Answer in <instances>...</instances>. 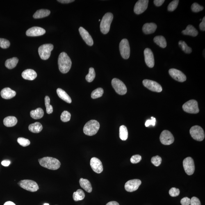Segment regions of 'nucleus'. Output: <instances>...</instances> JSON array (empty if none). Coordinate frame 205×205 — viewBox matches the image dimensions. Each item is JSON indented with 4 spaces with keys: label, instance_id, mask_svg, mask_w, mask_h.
<instances>
[{
    "label": "nucleus",
    "instance_id": "17",
    "mask_svg": "<svg viewBox=\"0 0 205 205\" xmlns=\"http://www.w3.org/2000/svg\"><path fill=\"white\" fill-rule=\"evenodd\" d=\"M90 165L94 171L97 173L100 174L103 171V166L102 162L99 158L93 157L90 161Z\"/></svg>",
    "mask_w": 205,
    "mask_h": 205
},
{
    "label": "nucleus",
    "instance_id": "47",
    "mask_svg": "<svg viewBox=\"0 0 205 205\" xmlns=\"http://www.w3.org/2000/svg\"><path fill=\"white\" fill-rule=\"evenodd\" d=\"M156 119L154 117H151V120H148L146 121L145 126L146 127H148L151 125L155 126H156Z\"/></svg>",
    "mask_w": 205,
    "mask_h": 205
},
{
    "label": "nucleus",
    "instance_id": "56",
    "mask_svg": "<svg viewBox=\"0 0 205 205\" xmlns=\"http://www.w3.org/2000/svg\"><path fill=\"white\" fill-rule=\"evenodd\" d=\"M44 205H49V204H48V203H45V204H44Z\"/></svg>",
    "mask_w": 205,
    "mask_h": 205
},
{
    "label": "nucleus",
    "instance_id": "55",
    "mask_svg": "<svg viewBox=\"0 0 205 205\" xmlns=\"http://www.w3.org/2000/svg\"><path fill=\"white\" fill-rule=\"evenodd\" d=\"M3 205H16V204L12 201H9L5 202Z\"/></svg>",
    "mask_w": 205,
    "mask_h": 205
},
{
    "label": "nucleus",
    "instance_id": "23",
    "mask_svg": "<svg viewBox=\"0 0 205 205\" xmlns=\"http://www.w3.org/2000/svg\"><path fill=\"white\" fill-rule=\"evenodd\" d=\"M157 28V25L154 23H147L144 24L142 27V31L146 34L154 33Z\"/></svg>",
    "mask_w": 205,
    "mask_h": 205
},
{
    "label": "nucleus",
    "instance_id": "13",
    "mask_svg": "<svg viewBox=\"0 0 205 205\" xmlns=\"http://www.w3.org/2000/svg\"><path fill=\"white\" fill-rule=\"evenodd\" d=\"M144 86L153 92H160L162 91L161 85L156 82L149 79H144L142 81Z\"/></svg>",
    "mask_w": 205,
    "mask_h": 205
},
{
    "label": "nucleus",
    "instance_id": "38",
    "mask_svg": "<svg viewBox=\"0 0 205 205\" xmlns=\"http://www.w3.org/2000/svg\"><path fill=\"white\" fill-rule=\"evenodd\" d=\"M45 105L46 107V111L48 114H50L53 112V107L50 104V99L49 96H46L45 99Z\"/></svg>",
    "mask_w": 205,
    "mask_h": 205
},
{
    "label": "nucleus",
    "instance_id": "14",
    "mask_svg": "<svg viewBox=\"0 0 205 205\" xmlns=\"http://www.w3.org/2000/svg\"><path fill=\"white\" fill-rule=\"evenodd\" d=\"M141 184V181L140 180L138 179L131 180L126 183L125 188L126 191L132 192L138 190Z\"/></svg>",
    "mask_w": 205,
    "mask_h": 205
},
{
    "label": "nucleus",
    "instance_id": "28",
    "mask_svg": "<svg viewBox=\"0 0 205 205\" xmlns=\"http://www.w3.org/2000/svg\"><path fill=\"white\" fill-rule=\"evenodd\" d=\"M51 13L50 11L47 9H40L37 11L33 15L35 19L42 18L49 16Z\"/></svg>",
    "mask_w": 205,
    "mask_h": 205
},
{
    "label": "nucleus",
    "instance_id": "2",
    "mask_svg": "<svg viewBox=\"0 0 205 205\" xmlns=\"http://www.w3.org/2000/svg\"><path fill=\"white\" fill-rule=\"evenodd\" d=\"M38 161L41 166L50 170H57L61 165L59 160L51 157H44L39 159Z\"/></svg>",
    "mask_w": 205,
    "mask_h": 205
},
{
    "label": "nucleus",
    "instance_id": "10",
    "mask_svg": "<svg viewBox=\"0 0 205 205\" xmlns=\"http://www.w3.org/2000/svg\"><path fill=\"white\" fill-rule=\"evenodd\" d=\"M119 49L121 56L124 59H127L129 58L131 49L129 42L126 39H123L119 44Z\"/></svg>",
    "mask_w": 205,
    "mask_h": 205
},
{
    "label": "nucleus",
    "instance_id": "7",
    "mask_svg": "<svg viewBox=\"0 0 205 205\" xmlns=\"http://www.w3.org/2000/svg\"><path fill=\"white\" fill-rule=\"evenodd\" d=\"M190 132L194 140L201 141L204 140L205 133L204 130L201 126H195L190 128Z\"/></svg>",
    "mask_w": 205,
    "mask_h": 205
},
{
    "label": "nucleus",
    "instance_id": "12",
    "mask_svg": "<svg viewBox=\"0 0 205 205\" xmlns=\"http://www.w3.org/2000/svg\"><path fill=\"white\" fill-rule=\"evenodd\" d=\"M160 139L161 143L165 145H170L173 143L174 141L173 135L167 130H165L162 132Z\"/></svg>",
    "mask_w": 205,
    "mask_h": 205
},
{
    "label": "nucleus",
    "instance_id": "27",
    "mask_svg": "<svg viewBox=\"0 0 205 205\" xmlns=\"http://www.w3.org/2000/svg\"><path fill=\"white\" fill-rule=\"evenodd\" d=\"M3 124L7 127H12L17 124L18 120L17 118L14 116H8L3 120Z\"/></svg>",
    "mask_w": 205,
    "mask_h": 205
},
{
    "label": "nucleus",
    "instance_id": "44",
    "mask_svg": "<svg viewBox=\"0 0 205 205\" xmlns=\"http://www.w3.org/2000/svg\"><path fill=\"white\" fill-rule=\"evenodd\" d=\"M191 8L192 12L196 13L201 11L204 9L203 7L201 6L197 3H193L192 5Z\"/></svg>",
    "mask_w": 205,
    "mask_h": 205
},
{
    "label": "nucleus",
    "instance_id": "22",
    "mask_svg": "<svg viewBox=\"0 0 205 205\" xmlns=\"http://www.w3.org/2000/svg\"><path fill=\"white\" fill-rule=\"evenodd\" d=\"M22 76L24 79L32 81L36 78L37 74L33 69H28L23 71Z\"/></svg>",
    "mask_w": 205,
    "mask_h": 205
},
{
    "label": "nucleus",
    "instance_id": "20",
    "mask_svg": "<svg viewBox=\"0 0 205 205\" xmlns=\"http://www.w3.org/2000/svg\"><path fill=\"white\" fill-rule=\"evenodd\" d=\"M79 31L80 35L87 45L90 46L93 45V40L88 31L82 27L79 28Z\"/></svg>",
    "mask_w": 205,
    "mask_h": 205
},
{
    "label": "nucleus",
    "instance_id": "39",
    "mask_svg": "<svg viewBox=\"0 0 205 205\" xmlns=\"http://www.w3.org/2000/svg\"><path fill=\"white\" fill-rule=\"evenodd\" d=\"M71 114L68 111L65 110L63 111L60 116V119L63 122H67L69 121L71 119Z\"/></svg>",
    "mask_w": 205,
    "mask_h": 205
},
{
    "label": "nucleus",
    "instance_id": "48",
    "mask_svg": "<svg viewBox=\"0 0 205 205\" xmlns=\"http://www.w3.org/2000/svg\"><path fill=\"white\" fill-rule=\"evenodd\" d=\"M191 205H201L200 200L198 198L196 197H193L191 199Z\"/></svg>",
    "mask_w": 205,
    "mask_h": 205
},
{
    "label": "nucleus",
    "instance_id": "54",
    "mask_svg": "<svg viewBox=\"0 0 205 205\" xmlns=\"http://www.w3.org/2000/svg\"><path fill=\"white\" fill-rule=\"evenodd\" d=\"M106 205H120L119 203L116 201H112L109 202Z\"/></svg>",
    "mask_w": 205,
    "mask_h": 205
},
{
    "label": "nucleus",
    "instance_id": "32",
    "mask_svg": "<svg viewBox=\"0 0 205 205\" xmlns=\"http://www.w3.org/2000/svg\"><path fill=\"white\" fill-rule=\"evenodd\" d=\"M154 41L155 43L162 48L167 47V42L165 37L163 36H157L155 37Z\"/></svg>",
    "mask_w": 205,
    "mask_h": 205
},
{
    "label": "nucleus",
    "instance_id": "26",
    "mask_svg": "<svg viewBox=\"0 0 205 205\" xmlns=\"http://www.w3.org/2000/svg\"><path fill=\"white\" fill-rule=\"evenodd\" d=\"M57 93L59 97L62 100L67 103H72V99H71L70 97L65 91L62 90L61 89L58 88L57 89Z\"/></svg>",
    "mask_w": 205,
    "mask_h": 205
},
{
    "label": "nucleus",
    "instance_id": "57",
    "mask_svg": "<svg viewBox=\"0 0 205 205\" xmlns=\"http://www.w3.org/2000/svg\"><path fill=\"white\" fill-rule=\"evenodd\" d=\"M99 21H100V19H99Z\"/></svg>",
    "mask_w": 205,
    "mask_h": 205
},
{
    "label": "nucleus",
    "instance_id": "51",
    "mask_svg": "<svg viewBox=\"0 0 205 205\" xmlns=\"http://www.w3.org/2000/svg\"><path fill=\"white\" fill-rule=\"evenodd\" d=\"M154 2V4L156 6L159 7L163 4L165 1V0H155Z\"/></svg>",
    "mask_w": 205,
    "mask_h": 205
},
{
    "label": "nucleus",
    "instance_id": "1",
    "mask_svg": "<svg viewBox=\"0 0 205 205\" xmlns=\"http://www.w3.org/2000/svg\"><path fill=\"white\" fill-rule=\"evenodd\" d=\"M58 64L60 72L64 74L69 72L72 65L70 58L65 52H62L59 55Z\"/></svg>",
    "mask_w": 205,
    "mask_h": 205
},
{
    "label": "nucleus",
    "instance_id": "24",
    "mask_svg": "<svg viewBox=\"0 0 205 205\" xmlns=\"http://www.w3.org/2000/svg\"><path fill=\"white\" fill-rule=\"evenodd\" d=\"M79 182L80 186L85 191L88 192H92V185L89 180L81 178L79 180Z\"/></svg>",
    "mask_w": 205,
    "mask_h": 205
},
{
    "label": "nucleus",
    "instance_id": "45",
    "mask_svg": "<svg viewBox=\"0 0 205 205\" xmlns=\"http://www.w3.org/2000/svg\"><path fill=\"white\" fill-rule=\"evenodd\" d=\"M180 190L179 189L176 188H172L169 191V194L171 197H176L179 195Z\"/></svg>",
    "mask_w": 205,
    "mask_h": 205
},
{
    "label": "nucleus",
    "instance_id": "36",
    "mask_svg": "<svg viewBox=\"0 0 205 205\" xmlns=\"http://www.w3.org/2000/svg\"><path fill=\"white\" fill-rule=\"evenodd\" d=\"M95 73L93 68L91 67L89 69V74L85 77V79L89 83L92 82L95 79Z\"/></svg>",
    "mask_w": 205,
    "mask_h": 205
},
{
    "label": "nucleus",
    "instance_id": "46",
    "mask_svg": "<svg viewBox=\"0 0 205 205\" xmlns=\"http://www.w3.org/2000/svg\"><path fill=\"white\" fill-rule=\"evenodd\" d=\"M141 156L139 155H135L131 157V161L132 163L136 164L141 161Z\"/></svg>",
    "mask_w": 205,
    "mask_h": 205
},
{
    "label": "nucleus",
    "instance_id": "5",
    "mask_svg": "<svg viewBox=\"0 0 205 205\" xmlns=\"http://www.w3.org/2000/svg\"><path fill=\"white\" fill-rule=\"evenodd\" d=\"M18 184L24 189L32 192H37L39 188L38 184L35 181L32 180H21L19 182Z\"/></svg>",
    "mask_w": 205,
    "mask_h": 205
},
{
    "label": "nucleus",
    "instance_id": "19",
    "mask_svg": "<svg viewBox=\"0 0 205 205\" xmlns=\"http://www.w3.org/2000/svg\"><path fill=\"white\" fill-rule=\"evenodd\" d=\"M45 33V30L43 28L39 27H33L27 31L26 35L28 36L37 37L43 35Z\"/></svg>",
    "mask_w": 205,
    "mask_h": 205
},
{
    "label": "nucleus",
    "instance_id": "35",
    "mask_svg": "<svg viewBox=\"0 0 205 205\" xmlns=\"http://www.w3.org/2000/svg\"><path fill=\"white\" fill-rule=\"evenodd\" d=\"M179 44L182 49L187 54H190L192 52V48L187 45V44L184 41H180L179 42Z\"/></svg>",
    "mask_w": 205,
    "mask_h": 205
},
{
    "label": "nucleus",
    "instance_id": "3",
    "mask_svg": "<svg viewBox=\"0 0 205 205\" xmlns=\"http://www.w3.org/2000/svg\"><path fill=\"white\" fill-rule=\"evenodd\" d=\"M100 125L97 121L92 120L88 121L83 128L84 133L87 136H92L98 132Z\"/></svg>",
    "mask_w": 205,
    "mask_h": 205
},
{
    "label": "nucleus",
    "instance_id": "42",
    "mask_svg": "<svg viewBox=\"0 0 205 205\" xmlns=\"http://www.w3.org/2000/svg\"><path fill=\"white\" fill-rule=\"evenodd\" d=\"M161 158L158 156L153 157L151 159V163L156 167L159 166L161 164Z\"/></svg>",
    "mask_w": 205,
    "mask_h": 205
},
{
    "label": "nucleus",
    "instance_id": "50",
    "mask_svg": "<svg viewBox=\"0 0 205 205\" xmlns=\"http://www.w3.org/2000/svg\"><path fill=\"white\" fill-rule=\"evenodd\" d=\"M199 28L201 31H205V17L203 18L202 22L199 24Z\"/></svg>",
    "mask_w": 205,
    "mask_h": 205
},
{
    "label": "nucleus",
    "instance_id": "21",
    "mask_svg": "<svg viewBox=\"0 0 205 205\" xmlns=\"http://www.w3.org/2000/svg\"><path fill=\"white\" fill-rule=\"evenodd\" d=\"M16 92L9 87L3 89L1 92L2 97L5 99H10L15 97Z\"/></svg>",
    "mask_w": 205,
    "mask_h": 205
},
{
    "label": "nucleus",
    "instance_id": "33",
    "mask_svg": "<svg viewBox=\"0 0 205 205\" xmlns=\"http://www.w3.org/2000/svg\"><path fill=\"white\" fill-rule=\"evenodd\" d=\"M119 137L121 140L126 141L128 137V131L126 126H121L119 128Z\"/></svg>",
    "mask_w": 205,
    "mask_h": 205
},
{
    "label": "nucleus",
    "instance_id": "30",
    "mask_svg": "<svg viewBox=\"0 0 205 205\" xmlns=\"http://www.w3.org/2000/svg\"><path fill=\"white\" fill-rule=\"evenodd\" d=\"M30 131L33 133H39L42 131L43 126L40 123L36 122L30 124L28 126Z\"/></svg>",
    "mask_w": 205,
    "mask_h": 205
},
{
    "label": "nucleus",
    "instance_id": "52",
    "mask_svg": "<svg viewBox=\"0 0 205 205\" xmlns=\"http://www.w3.org/2000/svg\"><path fill=\"white\" fill-rule=\"evenodd\" d=\"M10 161L9 160H3L1 162L2 165L4 167H8L10 165Z\"/></svg>",
    "mask_w": 205,
    "mask_h": 205
},
{
    "label": "nucleus",
    "instance_id": "53",
    "mask_svg": "<svg viewBox=\"0 0 205 205\" xmlns=\"http://www.w3.org/2000/svg\"><path fill=\"white\" fill-rule=\"evenodd\" d=\"M58 1L62 3H72L74 1V0H58Z\"/></svg>",
    "mask_w": 205,
    "mask_h": 205
},
{
    "label": "nucleus",
    "instance_id": "25",
    "mask_svg": "<svg viewBox=\"0 0 205 205\" xmlns=\"http://www.w3.org/2000/svg\"><path fill=\"white\" fill-rule=\"evenodd\" d=\"M182 33L185 35H188L195 37L197 36L198 34V32L193 26L191 25H189L187 27L186 29L183 30Z\"/></svg>",
    "mask_w": 205,
    "mask_h": 205
},
{
    "label": "nucleus",
    "instance_id": "34",
    "mask_svg": "<svg viewBox=\"0 0 205 205\" xmlns=\"http://www.w3.org/2000/svg\"><path fill=\"white\" fill-rule=\"evenodd\" d=\"M85 197V192L81 189L78 190L77 191L74 192L73 194V199L75 201L83 200Z\"/></svg>",
    "mask_w": 205,
    "mask_h": 205
},
{
    "label": "nucleus",
    "instance_id": "40",
    "mask_svg": "<svg viewBox=\"0 0 205 205\" xmlns=\"http://www.w3.org/2000/svg\"><path fill=\"white\" fill-rule=\"evenodd\" d=\"M179 3V1L178 0H175V1H172L168 5V7H167V10L169 11H174L177 8Z\"/></svg>",
    "mask_w": 205,
    "mask_h": 205
},
{
    "label": "nucleus",
    "instance_id": "29",
    "mask_svg": "<svg viewBox=\"0 0 205 205\" xmlns=\"http://www.w3.org/2000/svg\"><path fill=\"white\" fill-rule=\"evenodd\" d=\"M44 115V110L42 108H39L36 110H32L30 112V115L32 118L35 119L42 118Z\"/></svg>",
    "mask_w": 205,
    "mask_h": 205
},
{
    "label": "nucleus",
    "instance_id": "11",
    "mask_svg": "<svg viewBox=\"0 0 205 205\" xmlns=\"http://www.w3.org/2000/svg\"><path fill=\"white\" fill-rule=\"evenodd\" d=\"M183 166L185 172L188 175H192L195 172V163L193 159L190 157H188L183 160Z\"/></svg>",
    "mask_w": 205,
    "mask_h": 205
},
{
    "label": "nucleus",
    "instance_id": "18",
    "mask_svg": "<svg viewBox=\"0 0 205 205\" xmlns=\"http://www.w3.org/2000/svg\"><path fill=\"white\" fill-rule=\"evenodd\" d=\"M146 63L148 67L152 68L154 67L155 60L154 54L150 49L147 48L144 51Z\"/></svg>",
    "mask_w": 205,
    "mask_h": 205
},
{
    "label": "nucleus",
    "instance_id": "31",
    "mask_svg": "<svg viewBox=\"0 0 205 205\" xmlns=\"http://www.w3.org/2000/svg\"><path fill=\"white\" fill-rule=\"evenodd\" d=\"M18 61V58H16V57L9 59L6 60V61H5V67L8 69H13L17 66Z\"/></svg>",
    "mask_w": 205,
    "mask_h": 205
},
{
    "label": "nucleus",
    "instance_id": "16",
    "mask_svg": "<svg viewBox=\"0 0 205 205\" xmlns=\"http://www.w3.org/2000/svg\"><path fill=\"white\" fill-rule=\"evenodd\" d=\"M169 73L170 75L177 81L183 82L187 79L185 75L178 69H170L169 71Z\"/></svg>",
    "mask_w": 205,
    "mask_h": 205
},
{
    "label": "nucleus",
    "instance_id": "4",
    "mask_svg": "<svg viewBox=\"0 0 205 205\" xmlns=\"http://www.w3.org/2000/svg\"><path fill=\"white\" fill-rule=\"evenodd\" d=\"M113 19V14L111 13H107L103 16L100 24V31L104 34L109 32L110 24Z\"/></svg>",
    "mask_w": 205,
    "mask_h": 205
},
{
    "label": "nucleus",
    "instance_id": "6",
    "mask_svg": "<svg viewBox=\"0 0 205 205\" xmlns=\"http://www.w3.org/2000/svg\"><path fill=\"white\" fill-rule=\"evenodd\" d=\"M54 49V46L51 44H45L39 47L38 52L41 59L46 60L51 56V52Z\"/></svg>",
    "mask_w": 205,
    "mask_h": 205
},
{
    "label": "nucleus",
    "instance_id": "41",
    "mask_svg": "<svg viewBox=\"0 0 205 205\" xmlns=\"http://www.w3.org/2000/svg\"><path fill=\"white\" fill-rule=\"evenodd\" d=\"M17 142L20 145L23 147H26L29 146L31 143L30 141L28 139L24 138H19L17 139Z\"/></svg>",
    "mask_w": 205,
    "mask_h": 205
},
{
    "label": "nucleus",
    "instance_id": "43",
    "mask_svg": "<svg viewBox=\"0 0 205 205\" xmlns=\"http://www.w3.org/2000/svg\"><path fill=\"white\" fill-rule=\"evenodd\" d=\"M9 41L4 38H0V47L3 49H8L10 46Z\"/></svg>",
    "mask_w": 205,
    "mask_h": 205
},
{
    "label": "nucleus",
    "instance_id": "15",
    "mask_svg": "<svg viewBox=\"0 0 205 205\" xmlns=\"http://www.w3.org/2000/svg\"><path fill=\"white\" fill-rule=\"evenodd\" d=\"M148 0H139L135 5L134 11L138 15H140L147 9L148 5Z\"/></svg>",
    "mask_w": 205,
    "mask_h": 205
},
{
    "label": "nucleus",
    "instance_id": "8",
    "mask_svg": "<svg viewBox=\"0 0 205 205\" xmlns=\"http://www.w3.org/2000/svg\"><path fill=\"white\" fill-rule=\"evenodd\" d=\"M182 108L184 111L187 113L197 114L199 111L198 103L194 100L187 101L183 105Z\"/></svg>",
    "mask_w": 205,
    "mask_h": 205
},
{
    "label": "nucleus",
    "instance_id": "37",
    "mask_svg": "<svg viewBox=\"0 0 205 205\" xmlns=\"http://www.w3.org/2000/svg\"><path fill=\"white\" fill-rule=\"evenodd\" d=\"M103 92L104 91L102 88H98L94 90L92 92L91 97L93 99H96L100 97L103 95Z\"/></svg>",
    "mask_w": 205,
    "mask_h": 205
},
{
    "label": "nucleus",
    "instance_id": "9",
    "mask_svg": "<svg viewBox=\"0 0 205 205\" xmlns=\"http://www.w3.org/2000/svg\"><path fill=\"white\" fill-rule=\"evenodd\" d=\"M111 84L115 92L119 95H124L127 92V88L126 85L120 79L114 78L112 80Z\"/></svg>",
    "mask_w": 205,
    "mask_h": 205
},
{
    "label": "nucleus",
    "instance_id": "49",
    "mask_svg": "<svg viewBox=\"0 0 205 205\" xmlns=\"http://www.w3.org/2000/svg\"><path fill=\"white\" fill-rule=\"evenodd\" d=\"M191 199L188 197H184L181 199V203L182 205H190Z\"/></svg>",
    "mask_w": 205,
    "mask_h": 205
}]
</instances>
